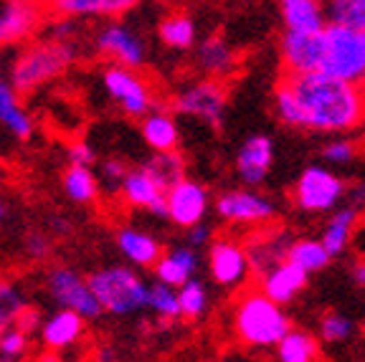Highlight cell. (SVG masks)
I'll return each instance as SVG.
<instances>
[{"label": "cell", "instance_id": "cell-2", "mask_svg": "<svg viewBox=\"0 0 365 362\" xmlns=\"http://www.w3.org/2000/svg\"><path fill=\"white\" fill-rule=\"evenodd\" d=\"M79 56V43L76 41H61L46 36L34 41L23 48L11 68V86L18 94H29L48 81L58 79Z\"/></svg>", "mask_w": 365, "mask_h": 362}, {"label": "cell", "instance_id": "cell-26", "mask_svg": "<svg viewBox=\"0 0 365 362\" xmlns=\"http://www.w3.org/2000/svg\"><path fill=\"white\" fill-rule=\"evenodd\" d=\"M117 244H120L122 254H125L130 261H135V264H140V267H155V261L163 256V246H160L153 236L132 231V228L120 231Z\"/></svg>", "mask_w": 365, "mask_h": 362}, {"label": "cell", "instance_id": "cell-48", "mask_svg": "<svg viewBox=\"0 0 365 362\" xmlns=\"http://www.w3.org/2000/svg\"><path fill=\"white\" fill-rule=\"evenodd\" d=\"M355 279H358V281L365 286V261H363V264H360L358 269H355Z\"/></svg>", "mask_w": 365, "mask_h": 362}, {"label": "cell", "instance_id": "cell-16", "mask_svg": "<svg viewBox=\"0 0 365 362\" xmlns=\"http://www.w3.org/2000/svg\"><path fill=\"white\" fill-rule=\"evenodd\" d=\"M274 162V142L267 135H254L241 145L239 157H236V170L244 185L257 187L267 180Z\"/></svg>", "mask_w": 365, "mask_h": 362}, {"label": "cell", "instance_id": "cell-15", "mask_svg": "<svg viewBox=\"0 0 365 362\" xmlns=\"http://www.w3.org/2000/svg\"><path fill=\"white\" fill-rule=\"evenodd\" d=\"M97 51L102 56H109L114 63L127 68H140L145 63V46L130 29L125 26H107L97 36Z\"/></svg>", "mask_w": 365, "mask_h": 362}, {"label": "cell", "instance_id": "cell-35", "mask_svg": "<svg viewBox=\"0 0 365 362\" xmlns=\"http://www.w3.org/2000/svg\"><path fill=\"white\" fill-rule=\"evenodd\" d=\"M208 304V296H205V289L200 281H195L193 276L185 284L178 286V306H180V317L185 319H198L205 311Z\"/></svg>", "mask_w": 365, "mask_h": 362}, {"label": "cell", "instance_id": "cell-12", "mask_svg": "<svg viewBox=\"0 0 365 362\" xmlns=\"http://www.w3.org/2000/svg\"><path fill=\"white\" fill-rule=\"evenodd\" d=\"M165 203H168V218L175 226L190 228L203 221L205 210H208V192H205V187L200 182L182 177L170 190H165Z\"/></svg>", "mask_w": 365, "mask_h": 362}, {"label": "cell", "instance_id": "cell-11", "mask_svg": "<svg viewBox=\"0 0 365 362\" xmlns=\"http://www.w3.org/2000/svg\"><path fill=\"white\" fill-rule=\"evenodd\" d=\"M279 51H282V68H284V74L319 71V61H322V31H314V33L284 31Z\"/></svg>", "mask_w": 365, "mask_h": 362}, {"label": "cell", "instance_id": "cell-46", "mask_svg": "<svg viewBox=\"0 0 365 362\" xmlns=\"http://www.w3.org/2000/svg\"><path fill=\"white\" fill-rule=\"evenodd\" d=\"M53 231H56V233H68V221H63V218H53Z\"/></svg>", "mask_w": 365, "mask_h": 362}, {"label": "cell", "instance_id": "cell-19", "mask_svg": "<svg viewBox=\"0 0 365 362\" xmlns=\"http://www.w3.org/2000/svg\"><path fill=\"white\" fill-rule=\"evenodd\" d=\"M120 192L125 203L132 208H148L150 213L168 218V203H165V190L153 180L145 170H132L120 182Z\"/></svg>", "mask_w": 365, "mask_h": 362}, {"label": "cell", "instance_id": "cell-38", "mask_svg": "<svg viewBox=\"0 0 365 362\" xmlns=\"http://www.w3.org/2000/svg\"><path fill=\"white\" fill-rule=\"evenodd\" d=\"M31 350V340L29 334L18 329L16 324L8 327L6 332L0 334V357H6V360H16V357L29 355Z\"/></svg>", "mask_w": 365, "mask_h": 362}, {"label": "cell", "instance_id": "cell-36", "mask_svg": "<svg viewBox=\"0 0 365 362\" xmlns=\"http://www.w3.org/2000/svg\"><path fill=\"white\" fill-rule=\"evenodd\" d=\"M148 306L163 319H178L180 317V306H178V291L175 286H168V284L158 281L148 289Z\"/></svg>", "mask_w": 365, "mask_h": 362}, {"label": "cell", "instance_id": "cell-5", "mask_svg": "<svg viewBox=\"0 0 365 362\" xmlns=\"http://www.w3.org/2000/svg\"><path fill=\"white\" fill-rule=\"evenodd\" d=\"M97 301L109 314H132L148 306V286L132 269H102L86 279Z\"/></svg>", "mask_w": 365, "mask_h": 362}, {"label": "cell", "instance_id": "cell-49", "mask_svg": "<svg viewBox=\"0 0 365 362\" xmlns=\"http://www.w3.org/2000/svg\"><path fill=\"white\" fill-rule=\"evenodd\" d=\"M34 3H43V6H46V3H48V0H34Z\"/></svg>", "mask_w": 365, "mask_h": 362}, {"label": "cell", "instance_id": "cell-40", "mask_svg": "<svg viewBox=\"0 0 365 362\" xmlns=\"http://www.w3.org/2000/svg\"><path fill=\"white\" fill-rule=\"evenodd\" d=\"M322 157H325L327 162L345 165V162H350V160L355 157V148L350 145V142H345V140L330 142V145H327V148L322 150Z\"/></svg>", "mask_w": 365, "mask_h": 362}, {"label": "cell", "instance_id": "cell-4", "mask_svg": "<svg viewBox=\"0 0 365 362\" xmlns=\"http://www.w3.org/2000/svg\"><path fill=\"white\" fill-rule=\"evenodd\" d=\"M319 71L350 84L365 86V31L327 23L322 29Z\"/></svg>", "mask_w": 365, "mask_h": 362}, {"label": "cell", "instance_id": "cell-42", "mask_svg": "<svg viewBox=\"0 0 365 362\" xmlns=\"http://www.w3.org/2000/svg\"><path fill=\"white\" fill-rule=\"evenodd\" d=\"M41 322H43V317H41V311L36 309V306H23V311L18 314V319H16V327L18 329H23L26 334H31V332H36V329H41Z\"/></svg>", "mask_w": 365, "mask_h": 362}, {"label": "cell", "instance_id": "cell-37", "mask_svg": "<svg viewBox=\"0 0 365 362\" xmlns=\"http://www.w3.org/2000/svg\"><path fill=\"white\" fill-rule=\"evenodd\" d=\"M23 306H26V299L21 291L11 281H0V334L16 324Z\"/></svg>", "mask_w": 365, "mask_h": 362}, {"label": "cell", "instance_id": "cell-25", "mask_svg": "<svg viewBox=\"0 0 365 362\" xmlns=\"http://www.w3.org/2000/svg\"><path fill=\"white\" fill-rule=\"evenodd\" d=\"M143 137L155 152L178 150V142H180L175 119L163 109H155V112H148L143 117Z\"/></svg>", "mask_w": 365, "mask_h": 362}, {"label": "cell", "instance_id": "cell-28", "mask_svg": "<svg viewBox=\"0 0 365 362\" xmlns=\"http://www.w3.org/2000/svg\"><path fill=\"white\" fill-rule=\"evenodd\" d=\"M160 41L173 51H190L195 46V23L188 13H170L160 21Z\"/></svg>", "mask_w": 365, "mask_h": 362}, {"label": "cell", "instance_id": "cell-45", "mask_svg": "<svg viewBox=\"0 0 365 362\" xmlns=\"http://www.w3.org/2000/svg\"><path fill=\"white\" fill-rule=\"evenodd\" d=\"M208 241H211V231H208L205 226L195 223V226L188 228V244L193 246V249H198V246H208Z\"/></svg>", "mask_w": 365, "mask_h": 362}, {"label": "cell", "instance_id": "cell-8", "mask_svg": "<svg viewBox=\"0 0 365 362\" xmlns=\"http://www.w3.org/2000/svg\"><path fill=\"white\" fill-rule=\"evenodd\" d=\"M345 195V182L327 167H307L294 185V203L304 213H327Z\"/></svg>", "mask_w": 365, "mask_h": 362}, {"label": "cell", "instance_id": "cell-50", "mask_svg": "<svg viewBox=\"0 0 365 362\" xmlns=\"http://www.w3.org/2000/svg\"><path fill=\"white\" fill-rule=\"evenodd\" d=\"M0 218H3V205H0Z\"/></svg>", "mask_w": 365, "mask_h": 362}, {"label": "cell", "instance_id": "cell-20", "mask_svg": "<svg viewBox=\"0 0 365 362\" xmlns=\"http://www.w3.org/2000/svg\"><path fill=\"white\" fill-rule=\"evenodd\" d=\"M195 63H198V68L205 76L221 81H226L228 76H234L236 68H239V58H236L234 48L221 36H211L203 43H198V48H195Z\"/></svg>", "mask_w": 365, "mask_h": 362}, {"label": "cell", "instance_id": "cell-18", "mask_svg": "<svg viewBox=\"0 0 365 362\" xmlns=\"http://www.w3.org/2000/svg\"><path fill=\"white\" fill-rule=\"evenodd\" d=\"M143 0H48V16L66 18H122Z\"/></svg>", "mask_w": 365, "mask_h": 362}, {"label": "cell", "instance_id": "cell-44", "mask_svg": "<svg viewBox=\"0 0 365 362\" xmlns=\"http://www.w3.org/2000/svg\"><path fill=\"white\" fill-rule=\"evenodd\" d=\"M102 175H104V180L112 182V187H120V182L125 180V175H127V167L120 160H107V162L102 165Z\"/></svg>", "mask_w": 365, "mask_h": 362}, {"label": "cell", "instance_id": "cell-3", "mask_svg": "<svg viewBox=\"0 0 365 362\" xmlns=\"http://www.w3.org/2000/svg\"><path fill=\"white\" fill-rule=\"evenodd\" d=\"M289 319L282 311V304L272 301L262 291H244L234 309V332L244 347L269 350L282 340L289 329Z\"/></svg>", "mask_w": 365, "mask_h": 362}, {"label": "cell", "instance_id": "cell-43", "mask_svg": "<svg viewBox=\"0 0 365 362\" xmlns=\"http://www.w3.org/2000/svg\"><path fill=\"white\" fill-rule=\"evenodd\" d=\"M68 162L89 167V165L94 162V150H91V145H86V142H74V145L68 148Z\"/></svg>", "mask_w": 365, "mask_h": 362}, {"label": "cell", "instance_id": "cell-1", "mask_svg": "<svg viewBox=\"0 0 365 362\" xmlns=\"http://www.w3.org/2000/svg\"><path fill=\"white\" fill-rule=\"evenodd\" d=\"M294 94L299 127L309 132H348L365 119V86L322 71L282 76Z\"/></svg>", "mask_w": 365, "mask_h": 362}, {"label": "cell", "instance_id": "cell-32", "mask_svg": "<svg viewBox=\"0 0 365 362\" xmlns=\"http://www.w3.org/2000/svg\"><path fill=\"white\" fill-rule=\"evenodd\" d=\"M287 261H292L294 267L304 269L307 274L322 272L330 264V254L325 251L322 241H312V238H302V241H292L289 251H287Z\"/></svg>", "mask_w": 365, "mask_h": 362}, {"label": "cell", "instance_id": "cell-30", "mask_svg": "<svg viewBox=\"0 0 365 362\" xmlns=\"http://www.w3.org/2000/svg\"><path fill=\"white\" fill-rule=\"evenodd\" d=\"M163 190H170L178 180L185 177V157L178 150H165V152H155L150 162L143 167Z\"/></svg>", "mask_w": 365, "mask_h": 362}, {"label": "cell", "instance_id": "cell-13", "mask_svg": "<svg viewBox=\"0 0 365 362\" xmlns=\"http://www.w3.org/2000/svg\"><path fill=\"white\" fill-rule=\"evenodd\" d=\"M211 276L216 279V284L226 289H236L241 284L249 281L251 267L249 256H246L244 246L239 241L231 238H218L211 244Z\"/></svg>", "mask_w": 365, "mask_h": 362}, {"label": "cell", "instance_id": "cell-33", "mask_svg": "<svg viewBox=\"0 0 365 362\" xmlns=\"http://www.w3.org/2000/svg\"><path fill=\"white\" fill-rule=\"evenodd\" d=\"M63 190L74 203H91L97 198L99 182L94 177V172L84 165H71L66 172H63Z\"/></svg>", "mask_w": 365, "mask_h": 362}, {"label": "cell", "instance_id": "cell-9", "mask_svg": "<svg viewBox=\"0 0 365 362\" xmlns=\"http://www.w3.org/2000/svg\"><path fill=\"white\" fill-rule=\"evenodd\" d=\"M48 8L34 0H0V46L31 41L46 26Z\"/></svg>", "mask_w": 365, "mask_h": 362}, {"label": "cell", "instance_id": "cell-22", "mask_svg": "<svg viewBox=\"0 0 365 362\" xmlns=\"http://www.w3.org/2000/svg\"><path fill=\"white\" fill-rule=\"evenodd\" d=\"M279 6L287 31L314 33V31H322L327 26L322 0H279Z\"/></svg>", "mask_w": 365, "mask_h": 362}, {"label": "cell", "instance_id": "cell-51", "mask_svg": "<svg viewBox=\"0 0 365 362\" xmlns=\"http://www.w3.org/2000/svg\"><path fill=\"white\" fill-rule=\"evenodd\" d=\"M0 180H3V170H0Z\"/></svg>", "mask_w": 365, "mask_h": 362}, {"label": "cell", "instance_id": "cell-34", "mask_svg": "<svg viewBox=\"0 0 365 362\" xmlns=\"http://www.w3.org/2000/svg\"><path fill=\"white\" fill-rule=\"evenodd\" d=\"M327 23L365 31V0H322Z\"/></svg>", "mask_w": 365, "mask_h": 362}, {"label": "cell", "instance_id": "cell-10", "mask_svg": "<svg viewBox=\"0 0 365 362\" xmlns=\"http://www.w3.org/2000/svg\"><path fill=\"white\" fill-rule=\"evenodd\" d=\"M48 291L61 309H71L84 319H97L102 314V304L89 289L86 279H81L71 269H51L48 274Z\"/></svg>", "mask_w": 365, "mask_h": 362}, {"label": "cell", "instance_id": "cell-41", "mask_svg": "<svg viewBox=\"0 0 365 362\" xmlns=\"http://www.w3.org/2000/svg\"><path fill=\"white\" fill-rule=\"evenodd\" d=\"M26 254L36 261H43L46 256L51 254V244H48V238H46L43 233H31V236L26 238Z\"/></svg>", "mask_w": 365, "mask_h": 362}, {"label": "cell", "instance_id": "cell-47", "mask_svg": "<svg viewBox=\"0 0 365 362\" xmlns=\"http://www.w3.org/2000/svg\"><path fill=\"white\" fill-rule=\"evenodd\" d=\"M353 198H355V205H365V185H358L353 190Z\"/></svg>", "mask_w": 365, "mask_h": 362}, {"label": "cell", "instance_id": "cell-27", "mask_svg": "<svg viewBox=\"0 0 365 362\" xmlns=\"http://www.w3.org/2000/svg\"><path fill=\"white\" fill-rule=\"evenodd\" d=\"M277 357L282 362H312L319 360V342L314 340L312 334L299 332V329H287L282 334V340L274 345Z\"/></svg>", "mask_w": 365, "mask_h": 362}, {"label": "cell", "instance_id": "cell-21", "mask_svg": "<svg viewBox=\"0 0 365 362\" xmlns=\"http://www.w3.org/2000/svg\"><path fill=\"white\" fill-rule=\"evenodd\" d=\"M81 334H84V317L71 309H61L46 322H41V342L46 350H66L81 340Z\"/></svg>", "mask_w": 365, "mask_h": 362}, {"label": "cell", "instance_id": "cell-29", "mask_svg": "<svg viewBox=\"0 0 365 362\" xmlns=\"http://www.w3.org/2000/svg\"><path fill=\"white\" fill-rule=\"evenodd\" d=\"M0 125H6L18 140L34 135V122L18 104V91L11 84H0Z\"/></svg>", "mask_w": 365, "mask_h": 362}, {"label": "cell", "instance_id": "cell-39", "mask_svg": "<svg viewBox=\"0 0 365 362\" xmlns=\"http://www.w3.org/2000/svg\"><path fill=\"white\" fill-rule=\"evenodd\" d=\"M319 332H322L325 342H345L353 334V322L340 317V314H325L322 324H319Z\"/></svg>", "mask_w": 365, "mask_h": 362}, {"label": "cell", "instance_id": "cell-31", "mask_svg": "<svg viewBox=\"0 0 365 362\" xmlns=\"http://www.w3.org/2000/svg\"><path fill=\"white\" fill-rule=\"evenodd\" d=\"M355 223H358V208H342L330 218L325 233H322V246L330 254V259L332 256H340L342 251L348 249Z\"/></svg>", "mask_w": 365, "mask_h": 362}, {"label": "cell", "instance_id": "cell-6", "mask_svg": "<svg viewBox=\"0 0 365 362\" xmlns=\"http://www.w3.org/2000/svg\"><path fill=\"white\" fill-rule=\"evenodd\" d=\"M104 89L112 96L117 107L127 114V117H145L153 109H160V99L153 96L150 81L145 76L137 74V68L127 66H109L104 71Z\"/></svg>", "mask_w": 365, "mask_h": 362}, {"label": "cell", "instance_id": "cell-24", "mask_svg": "<svg viewBox=\"0 0 365 362\" xmlns=\"http://www.w3.org/2000/svg\"><path fill=\"white\" fill-rule=\"evenodd\" d=\"M198 269V256H195L193 246H182L170 254H163L155 261V274L158 281L168 284V286H180L185 284Z\"/></svg>", "mask_w": 365, "mask_h": 362}, {"label": "cell", "instance_id": "cell-23", "mask_svg": "<svg viewBox=\"0 0 365 362\" xmlns=\"http://www.w3.org/2000/svg\"><path fill=\"white\" fill-rule=\"evenodd\" d=\"M289 244H292V238H287L284 233H279V236L262 233L259 238H251V241H246L244 251H246V256H249L251 272H257L259 276H262L264 272H269L272 267H277L279 261L287 259Z\"/></svg>", "mask_w": 365, "mask_h": 362}, {"label": "cell", "instance_id": "cell-14", "mask_svg": "<svg viewBox=\"0 0 365 362\" xmlns=\"http://www.w3.org/2000/svg\"><path fill=\"white\" fill-rule=\"evenodd\" d=\"M216 210L223 221L231 223H267L277 213L272 200L254 190L223 192L221 198L216 200Z\"/></svg>", "mask_w": 365, "mask_h": 362}, {"label": "cell", "instance_id": "cell-7", "mask_svg": "<svg viewBox=\"0 0 365 362\" xmlns=\"http://www.w3.org/2000/svg\"><path fill=\"white\" fill-rule=\"evenodd\" d=\"M226 102H228L226 81L205 76V79L195 81L188 89H182L173 99V109L180 114H190V117L200 119L205 125L221 127Z\"/></svg>", "mask_w": 365, "mask_h": 362}, {"label": "cell", "instance_id": "cell-17", "mask_svg": "<svg viewBox=\"0 0 365 362\" xmlns=\"http://www.w3.org/2000/svg\"><path fill=\"white\" fill-rule=\"evenodd\" d=\"M309 274L304 269L294 267L292 261H279L277 267H272L269 272L262 274L259 279V291L267 294L277 304H289L304 286H307Z\"/></svg>", "mask_w": 365, "mask_h": 362}]
</instances>
